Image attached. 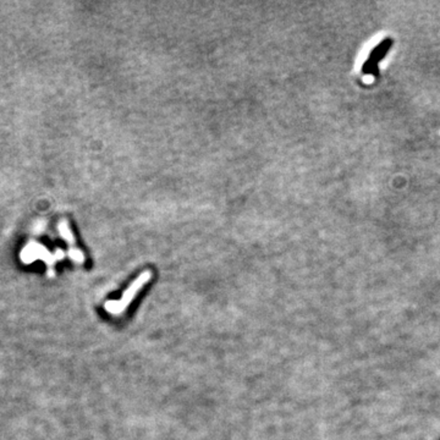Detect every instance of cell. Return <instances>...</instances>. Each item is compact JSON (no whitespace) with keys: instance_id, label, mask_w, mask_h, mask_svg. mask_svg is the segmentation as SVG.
<instances>
[{"instance_id":"obj_3","label":"cell","mask_w":440,"mask_h":440,"mask_svg":"<svg viewBox=\"0 0 440 440\" xmlns=\"http://www.w3.org/2000/svg\"><path fill=\"white\" fill-rule=\"evenodd\" d=\"M58 229H59V231H60V234H62L63 239L69 243L70 248L76 247V246H75V245H76V242H75V237H74L73 232H71V229H70V226H69L68 221L63 220L62 223H59V225H58Z\"/></svg>"},{"instance_id":"obj_1","label":"cell","mask_w":440,"mask_h":440,"mask_svg":"<svg viewBox=\"0 0 440 440\" xmlns=\"http://www.w3.org/2000/svg\"><path fill=\"white\" fill-rule=\"evenodd\" d=\"M151 279H152L151 270H145L143 273H141L140 276L135 279V280L130 284V286L124 291L120 300H116V301L112 300L105 302L104 304L105 311L114 315L123 314L124 311L130 306V303L134 301V298L136 297L137 293L141 291V289H142V287L145 286Z\"/></svg>"},{"instance_id":"obj_2","label":"cell","mask_w":440,"mask_h":440,"mask_svg":"<svg viewBox=\"0 0 440 440\" xmlns=\"http://www.w3.org/2000/svg\"><path fill=\"white\" fill-rule=\"evenodd\" d=\"M391 46H392V40H390V38H386L385 41H383L380 44H378V46L373 49V52L370 53L367 62L364 63L363 68H362V71L368 75H377L378 63L385 57V54L388 53L389 48Z\"/></svg>"},{"instance_id":"obj_4","label":"cell","mask_w":440,"mask_h":440,"mask_svg":"<svg viewBox=\"0 0 440 440\" xmlns=\"http://www.w3.org/2000/svg\"><path fill=\"white\" fill-rule=\"evenodd\" d=\"M69 257L73 259L74 262L79 263V264H82L85 262V256H84V252H82L80 248L77 247H73V248H69Z\"/></svg>"}]
</instances>
